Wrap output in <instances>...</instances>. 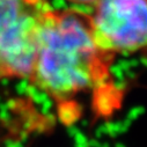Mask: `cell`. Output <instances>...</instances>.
Instances as JSON below:
<instances>
[{
  "label": "cell",
  "instance_id": "obj_1",
  "mask_svg": "<svg viewBox=\"0 0 147 147\" xmlns=\"http://www.w3.org/2000/svg\"><path fill=\"white\" fill-rule=\"evenodd\" d=\"M114 59L95 42L88 14L50 9L40 29L28 80L66 110L79 96L107 86Z\"/></svg>",
  "mask_w": 147,
  "mask_h": 147
},
{
  "label": "cell",
  "instance_id": "obj_2",
  "mask_svg": "<svg viewBox=\"0 0 147 147\" xmlns=\"http://www.w3.org/2000/svg\"><path fill=\"white\" fill-rule=\"evenodd\" d=\"M47 0H0V69L4 79H28Z\"/></svg>",
  "mask_w": 147,
  "mask_h": 147
},
{
  "label": "cell",
  "instance_id": "obj_3",
  "mask_svg": "<svg viewBox=\"0 0 147 147\" xmlns=\"http://www.w3.org/2000/svg\"><path fill=\"white\" fill-rule=\"evenodd\" d=\"M89 15L94 40L107 53L133 55L147 42V0H98Z\"/></svg>",
  "mask_w": 147,
  "mask_h": 147
},
{
  "label": "cell",
  "instance_id": "obj_4",
  "mask_svg": "<svg viewBox=\"0 0 147 147\" xmlns=\"http://www.w3.org/2000/svg\"><path fill=\"white\" fill-rule=\"evenodd\" d=\"M67 1L76 5H95L98 0H67Z\"/></svg>",
  "mask_w": 147,
  "mask_h": 147
},
{
  "label": "cell",
  "instance_id": "obj_5",
  "mask_svg": "<svg viewBox=\"0 0 147 147\" xmlns=\"http://www.w3.org/2000/svg\"><path fill=\"white\" fill-rule=\"evenodd\" d=\"M1 79H4V78H3V73H1V69H0V80H1Z\"/></svg>",
  "mask_w": 147,
  "mask_h": 147
}]
</instances>
